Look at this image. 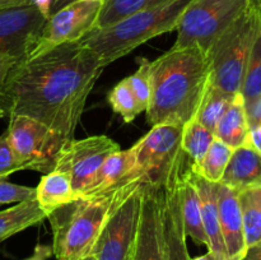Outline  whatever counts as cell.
<instances>
[{
	"mask_svg": "<svg viewBox=\"0 0 261 260\" xmlns=\"http://www.w3.org/2000/svg\"><path fill=\"white\" fill-rule=\"evenodd\" d=\"M105 66L79 42L64 43L15 63L0 89L5 116L42 122L66 142L74 139L87 98Z\"/></svg>",
	"mask_w": 261,
	"mask_h": 260,
	"instance_id": "cell-1",
	"label": "cell"
},
{
	"mask_svg": "<svg viewBox=\"0 0 261 260\" xmlns=\"http://www.w3.org/2000/svg\"><path fill=\"white\" fill-rule=\"evenodd\" d=\"M152 94L147 120L160 124L184 125L195 117L211 84L205 51L198 46L171 47L150 61Z\"/></svg>",
	"mask_w": 261,
	"mask_h": 260,
	"instance_id": "cell-2",
	"label": "cell"
},
{
	"mask_svg": "<svg viewBox=\"0 0 261 260\" xmlns=\"http://www.w3.org/2000/svg\"><path fill=\"white\" fill-rule=\"evenodd\" d=\"M193 0H173L165 5L134 13L115 24L92 31L81 43L96 54L103 66L119 60L155 36L176 31Z\"/></svg>",
	"mask_w": 261,
	"mask_h": 260,
	"instance_id": "cell-3",
	"label": "cell"
},
{
	"mask_svg": "<svg viewBox=\"0 0 261 260\" xmlns=\"http://www.w3.org/2000/svg\"><path fill=\"white\" fill-rule=\"evenodd\" d=\"M130 186L112 193L79 196L73 203L48 214L54 235L53 251L56 259L82 260L89 256L112 206Z\"/></svg>",
	"mask_w": 261,
	"mask_h": 260,
	"instance_id": "cell-4",
	"label": "cell"
},
{
	"mask_svg": "<svg viewBox=\"0 0 261 260\" xmlns=\"http://www.w3.org/2000/svg\"><path fill=\"white\" fill-rule=\"evenodd\" d=\"M261 24L254 0L206 51L211 86L229 94L240 93L252 41Z\"/></svg>",
	"mask_w": 261,
	"mask_h": 260,
	"instance_id": "cell-5",
	"label": "cell"
},
{
	"mask_svg": "<svg viewBox=\"0 0 261 260\" xmlns=\"http://www.w3.org/2000/svg\"><path fill=\"white\" fill-rule=\"evenodd\" d=\"M249 3L250 0H193L176 28L173 47L198 46L206 53Z\"/></svg>",
	"mask_w": 261,
	"mask_h": 260,
	"instance_id": "cell-6",
	"label": "cell"
},
{
	"mask_svg": "<svg viewBox=\"0 0 261 260\" xmlns=\"http://www.w3.org/2000/svg\"><path fill=\"white\" fill-rule=\"evenodd\" d=\"M181 125H154L130 148L140 184L161 188L167 183L178 161L185 154L181 149Z\"/></svg>",
	"mask_w": 261,
	"mask_h": 260,
	"instance_id": "cell-7",
	"label": "cell"
},
{
	"mask_svg": "<svg viewBox=\"0 0 261 260\" xmlns=\"http://www.w3.org/2000/svg\"><path fill=\"white\" fill-rule=\"evenodd\" d=\"M143 184L130 186L115 203L98 235L94 260H132L142 205Z\"/></svg>",
	"mask_w": 261,
	"mask_h": 260,
	"instance_id": "cell-8",
	"label": "cell"
},
{
	"mask_svg": "<svg viewBox=\"0 0 261 260\" xmlns=\"http://www.w3.org/2000/svg\"><path fill=\"white\" fill-rule=\"evenodd\" d=\"M5 133L23 168L38 172L55 170L61 148L68 143L45 124L27 116H10Z\"/></svg>",
	"mask_w": 261,
	"mask_h": 260,
	"instance_id": "cell-9",
	"label": "cell"
},
{
	"mask_svg": "<svg viewBox=\"0 0 261 260\" xmlns=\"http://www.w3.org/2000/svg\"><path fill=\"white\" fill-rule=\"evenodd\" d=\"M103 3L105 0H81L51 14L28 56L45 53L64 43L79 42L97 28Z\"/></svg>",
	"mask_w": 261,
	"mask_h": 260,
	"instance_id": "cell-10",
	"label": "cell"
},
{
	"mask_svg": "<svg viewBox=\"0 0 261 260\" xmlns=\"http://www.w3.org/2000/svg\"><path fill=\"white\" fill-rule=\"evenodd\" d=\"M119 150L120 145L107 135L69 140L61 148L55 170L69 173L75 193L83 196L105 161Z\"/></svg>",
	"mask_w": 261,
	"mask_h": 260,
	"instance_id": "cell-11",
	"label": "cell"
},
{
	"mask_svg": "<svg viewBox=\"0 0 261 260\" xmlns=\"http://www.w3.org/2000/svg\"><path fill=\"white\" fill-rule=\"evenodd\" d=\"M46 18L32 4L0 9V55L20 60L31 54Z\"/></svg>",
	"mask_w": 261,
	"mask_h": 260,
	"instance_id": "cell-12",
	"label": "cell"
},
{
	"mask_svg": "<svg viewBox=\"0 0 261 260\" xmlns=\"http://www.w3.org/2000/svg\"><path fill=\"white\" fill-rule=\"evenodd\" d=\"M190 162L188 155L184 154L168 177L167 183L158 188L161 222L166 244V260H191L180 209L181 173Z\"/></svg>",
	"mask_w": 261,
	"mask_h": 260,
	"instance_id": "cell-13",
	"label": "cell"
},
{
	"mask_svg": "<svg viewBox=\"0 0 261 260\" xmlns=\"http://www.w3.org/2000/svg\"><path fill=\"white\" fill-rule=\"evenodd\" d=\"M132 260H166L158 188L143 185L142 205Z\"/></svg>",
	"mask_w": 261,
	"mask_h": 260,
	"instance_id": "cell-14",
	"label": "cell"
},
{
	"mask_svg": "<svg viewBox=\"0 0 261 260\" xmlns=\"http://www.w3.org/2000/svg\"><path fill=\"white\" fill-rule=\"evenodd\" d=\"M218 213L227 257L242 255L246 249V244L240 204V191L223 184H218Z\"/></svg>",
	"mask_w": 261,
	"mask_h": 260,
	"instance_id": "cell-15",
	"label": "cell"
},
{
	"mask_svg": "<svg viewBox=\"0 0 261 260\" xmlns=\"http://www.w3.org/2000/svg\"><path fill=\"white\" fill-rule=\"evenodd\" d=\"M140 184L132 149L115 152L105 161L83 196L112 193L117 189Z\"/></svg>",
	"mask_w": 261,
	"mask_h": 260,
	"instance_id": "cell-16",
	"label": "cell"
},
{
	"mask_svg": "<svg viewBox=\"0 0 261 260\" xmlns=\"http://www.w3.org/2000/svg\"><path fill=\"white\" fill-rule=\"evenodd\" d=\"M191 177L198 189L200 199L201 221L208 240V251L213 252L218 260L227 259L226 246L222 237L218 213V184L201 177L191 167Z\"/></svg>",
	"mask_w": 261,
	"mask_h": 260,
	"instance_id": "cell-17",
	"label": "cell"
},
{
	"mask_svg": "<svg viewBox=\"0 0 261 260\" xmlns=\"http://www.w3.org/2000/svg\"><path fill=\"white\" fill-rule=\"evenodd\" d=\"M237 191L261 189V153L249 142L233 149L221 183Z\"/></svg>",
	"mask_w": 261,
	"mask_h": 260,
	"instance_id": "cell-18",
	"label": "cell"
},
{
	"mask_svg": "<svg viewBox=\"0 0 261 260\" xmlns=\"http://www.w3.org/2000/svg\"><path fill=\"white\" fill-rule=\"evenodd\" d=\"M180 209L186 237H190L196 244L205 245L208 247V240L201 221L200 199H199L198 189L191 177V162L184 168L181 173Z\"/></svg>",
	"mask_w": 261,
	"mask_h": 260,
	"instance_id": "cell-19",
	"label": "cell"
},
{
	"mask_svg": "<svg viewBox=\"0 0 261 260\" xmlns=\"http://www.w3.org/2000/svg\"><path fill=\"white\" fill-rule=\"evenodd\" d=\"M36 189V200L45 212L46 218L56 209L73 203L79 198L71 184V178L65 171L53 170L42 176Z\"/></svg>",
	"mask_w": 261,
	"mask_h": 260,
	"instance_id": "cell-20",
	"label": "cell"
},
{
	"mask_svg": "<svg viewBox=\"0 0 261 260\" xmlns=\"http://www.w3.org/2000/svg\"><path fill=\"white\" fill-rule=\"evenodd\" d=\"M214 137L226 143L232 149H236L249 142L250 124L241 93H237L233 97L228 110L217 125Z\"/></svg>",
	"mask_w": 261,
	"mask_h": 260,
	"instance_id": "cell-21",
	"label": "cell"
},
{
	"mask_svg": "<svg viewBox=\"0 0 261 260\" xmlns=\"http://www.w3.org/2000/svg\"><path fill=\"white\" fill-rule=\"evenodd\" d=\"M46 218L37 200L22 201L0 212V242L19 233L28 227L36 226Z\"/></svg>",
	"mask_w": 261,
	"mask_h": 260,
	"instance_id": "cell-22",
	"label": "cell"
},
{
	"mask_svg": "<svg viewBox=\"0 0 261 260\" xmlns=\"http://www.w3.org/2000/svg\"><path fill=\"white\" fill-rule=\"evenodd\" d=\"M170 2L173 0H105L96 30L110 27L134 13L157 8Z\"/></svg>",
	"mask_w": 261,
	"mask_h": 260,
	"instance_id": "cell-23",
	"label": "cell"
},
{
	"mask_svg": "<svg viewBox=\"0 0 261 260\" xmlns=\"http://www.w3.org/2000/svg\"><path fill=\"white\" fill-rule=\"evenodd\" d=\"M232 153H233V149L231 147H228L222 140L214 138L203 160L196 166L191 165V167L198 175H200L205 180L214 184H219L223 177L227 166H228Z\"/></svg>",
	"mask_w": 261,
	"mask_h": 260,
	"instance_id": "cell-24",
	"label": "cell"
},
{
	"mask_svg": "<svg viewBox=\"0 0 261 260\" xmlns=\"http://www.w3.org/2000/svg\"><path fill=\"white\" fill-rule=\"evenodd\" d=\"M234 96L236 94L226 93V92L209 84L208 89L199 105L195 119L214 134L219 120L226 114Z\"/></svg>",
	"mask_w": 261,
	"mask_h": 260,
	"instance_id": "cell-25",
	"label": "cell"
},
{
	"mask_svg": "<svg viewBox=\"0 0 261 260\" xmlns=\"http://www.w3.org/2000/svg\"><path fill=\"white\" fill-rule=\"evenodd\" d=\"M214 134L206 129L195 117L186 122L182 126L181 135V149L191 161V165L196 166L214 140Z\"/></svg>",
	"mask_w": 261,
	"mask_h": 260,
	"instance_id": "cell-26",
	"label": "cell"
},
{
	"mask_svg": "<svg viewBox=\"0 0 261 260\" xmlns=\"http://www.w3.org/2000/svg\"><path fill=\"white\" fill-rule=\"evenodd\" d=\"M240 93L245 105L261 96V24L250 48Z\"/></svg>",
	"mask_w": 261,
	"mask_h": 260,
	"instance_id": "cell-27",
	"label": "cell"
},
{
	"mask_svg": "<svg viewBox=\"0 0 261 260\" xmlns=\"http://www.w3.org/2000/svg\"><path fill=\"white\" fill-rule=\"evenodd\" d=\"M246 247L261 240V204L254 190L240 193Z\"/></svg>",
	"mask_w": 261,
	"mask_h": 260,
	"instance_id": "cell-28",
	"label": "cell"
},
{
	"mask_svg": "<svg viewBox=\"0 0 261 260\" xmlns=\"http://www.w3.org/2000/svg\"><path fill=\"white\" fill-rule=\"evenodd\" d=\"M109 103L111 105L115 114L120 115L127 124L132 122L140 112H143L126 78L119 82L110 92Z\"/></svg>",
	"mask_w": 261,
	"mask_h": 260,
	"instance_id": "cell-29",
	"label": "cell"
},
{
	"mask_svg": "<svg viewBox=\"0 0 261 260\" xmlns=\"http://www.w3.org/2000/svg\"><path fill=\"white\" fill-rule=\"evenodd\" d=\"M127 82L137 98L138 103L142 107L143 112L147 111L149 106L150 94H152V79H150V61L145 58H142L139 63V68L134 74L127 76Z\"/></svg>",
	"mask_w": 261,
	"mask_h": 260,
	"instance_id": "cell-30",
	"label": "cell"
},
{
	"mask_svg": "<svg viewBox=\"0 0 261 260\" xmlns=\"http://www.w3.org/2000/svg\"><path fill=\"white\" fill-rule=\"evenodd\" d=\"M36 198V189L9 183L7 177H0V205L18 204Z\"/></svg>",
	"mask_w": 261,
	"mask_h": 260,
	"instance_id": "cell-31",
	"label": "cell"
},
{
	"mask_svg": "<svg viewBox=\"0 0 261 260\" xmlns=\"http://www.w3.org/2000/svg\"><path fill=\"white\" fill-rule=\"evenodd\" d=\"M23 166L15 157L8 140L7 133L0 135V177H7L12 173L23 171Z\"/></svg>",
	"mask_w": 261,
	"mask_h": 260,
	"instance_id": "cell-32",
	"label": "cell"
},
{
	"mask_svg": "<svg viewBox=\"0 0 261 260\" xmlns=\"http://www.w3.org/2000/svg\"><path fill=\"white\" fill-rule=\"evenodd\" d=\"M245 106H246V114L250 127L261 124V96L250 102V103H246Z\"/></svg>",
	"mask_w": 261,
	"mask_h": 260,
	"instance_id": "cell-33",
	"label": "cell"
},
{
	"mask_svg": "<svg viewBox=\"0 0 261 260\" xmlns=\"http://www.w3.org/2000/svg\"><path fill=\"white\" fill-rule=\"evenodd\" d=\"M18 59L10 58V56L0 55V89L3 88L8 74H9V71L12 70V68L15 65Z\"/></svg>",
	"mask_w": 261,
	"mask_h": 260,
	"instance_id": "cell-34",
	"label": "cell"
},
{
	"mask_svg": "<svg viewBox=\"0 0 261 260\" xmlns=\"http://www.w3.org/2000/svg\"><path fill=\"white\" fill-rule=\"evenodd\" d=\"M53 254H54L53 246H48V245H43V244H37L36 245L35 250H33L32 255L25 257L24 260H47Z\"/></svg>",
	"mask_w": 261,
	"mask_h": 260,
	"instance_id": "cell-35",
	"label": "cell"
},
{
	"mask_svg": "<svg viewBox=\"0 0 261 260\" xmlns=\"http://www.w3.org/2000/svg\"><path fill=\"white\" fill-rule=\"evenodd\" d=\"M241 260H261V240L245 249Z\"/></svg>",
	"mask_w": 261,
	"mask_h": 260,
	"instance_id": "cell-36",
	"label": "cell"
},
{
	"mask_svg": "<svg viewBox=\"0 0 261 260\" xmlns=\"http://www.w3.org/2000/svg\"><path fill=\"white\" fill-rule=\"evenodd\" d=\"M54 0H31V4L40 10L41 14L47 19L51 14V7H53Z\"/></svg>",
	"mask_w": 261,
	"mask_h": 260,
	"instance_id": "cell-37",
	"label": "cell"
},
{
	"mask_svg": "<svg viewBox=\"0 0 261 260\" xmlns=\"http://www.w3.org/2000/svg\"><path fill=\"white\" fill-rule=\"evenodd\" d=\"M250 143L261 153V124L250 127Z\"/></svg>",
	"mask_w": 261,
	"mask_h": 260,
	"instance_id": "cell-38",
	"label": "cell"
},
{
	"mask_svg": "<svg viewBox=\"0 0 261 260\" xmlns=\"http://www.w3.org/2000/svg\"><path fill=\"white\" fill-rule=\"evenodd\" d=\"M30 4H31V0H0V9L23 7V5H30Z\"/></svg>",
	"mask_w": 261,
	"mask_h": 260,
	"instance_id": "cell-39",
	"label": "cell"
},
{
	"mask_svg": "<svg viewBox=\"0 0 261 260\" xmlns=\"http://www.w3.org/2000/svg\"><path fill=\"white\" fill-rule=\"evenodd\" d=\"M75 2H81V0H54L53 7H51V14H54V13L58 12V10L61 9V8L66 7V5L71 4V3H75Z\"/></svg>",
	"mask_w": 261,
	"mask_h": 260,
	"instance_id": "cell-40",
	"label": "cell"
},
{
	"mask_svg": "<svg viewBox=\"0 0 261 260\" xmlns=\"http://www.w3.org/2000/svg\"><path fill=\"white\" fill-rule=\"evenodd\" d=\"M191 260H218V259H217L216 255H214L213 252L208 251V252H205V254L200 255V256L193 257V259H191Z\"/></svg>",
	"mask_w": 261,
	"mask_h": 260,
	"instance_id": "cell-41",
	"label": "cell"
},
{
	"mask_svg": "<svg viewBox=\"0 0 261 260\" xmlns=\"http://www.w3.org/2000/svg\"><path fill=\"white\" fill-rule=\"evenodd\" d=\"M254 191H255V194H256L257 199H259V201L261 204V189H256V190H254Z\"/></svg>",
	"mask_w": 261,
	"mask_h": 260,
	"instance_id": "cell-42",
	"label": "cell"
},
{
	"mask_svg": "<svg viewBox=\"0 0 261 260\" xmlns=\"http://www.w3.org/2000/svg\"><path fill=\"white\" fill-rule=\"evenodd\" d=\"M242 255H237V256H232V257H227L226 260H241Z\"/></svg>",
	"mask_w": 261,
	"mask_h": 260,
	"instance_id": "cell-43",
	"label": "cell"
},
{
	"mask_svg": "<svg viewBox=\"0 0 261 260\" xmlns=\"http://www.w3.org/2000/svg\"><path fill=\"white\" fill-rule=\"evenodd\" d=\"M5 116V112H4V110L2 109V107H0V119H3V117Z\"/></svg>",
	"mask_w": 261,
	"mask_h": 260,
	"instance_id": "cell-44",
	"label": "cell"
},
{
	"mask_svg": "<svg viewBox=\"0 0 261 260\" xmlns=\"http://www.w3.org/2000/svg\"><path fill=\"white\" fill-rule=\"evenodd\" d=\"M82 260H94V257H93V256H92V255H89V256L84 257V259H82Z\"/></svg>",
	"mask_w": 261,
	"mask_h": 260,
	"instance_id": "cell-45",
	"label": "cell"
}]
</instances>
